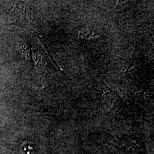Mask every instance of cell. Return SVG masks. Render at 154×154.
I'll return each mask as SVG.
<instances>
[{
  "mask_svg": "<svg viewBox=\"0 0 154 154\" xmlns=\"http://www.w3.org/2000/svg\"><path fill=\"white\" fill-rule=\"evenodd\" d=\"M79 36L83 39L93 38L98 37L97 33H95L91 29H85L81 31L79 33Z\"/></svg>",
  "mask_w": 154,
  "mask_h": 154,
  "instance_id": "cell-1",
  "label": "cell"
}]
</instances>
